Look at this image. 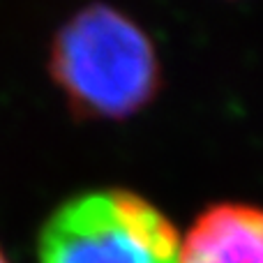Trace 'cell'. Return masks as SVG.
Here are the masks:
<instances>
[{
	"label": "cell",
	"instance_id": "obj_2",
	"mask_svg": "<svg viewBox=\"0 0 263 263\" xmlns=\"http://www.w3.org/2000/svg\"><path fill=\"white\" fill-rule=\"evenodd\" d=\"M37 254L40 263H180V233L145 196L106 187L60 203Z\"/></svg>",
	"mask_w": 263,
	"mask_h": 263
},
{
	"label": "cell",
	"instance_id": "obj_3",
	"mask_svg": "<svg viewBox=\"0 0 263 263\" xmlns=\"http://www.w3.org/2000/svg\"><path fill=\"white\" fill-rule=\"evenodd\" d=\"M180 263H263V208L215 203L180 236Z\"/></svg>",
	"mask_w": 263,
	"mask_h": 263
},
{
	"label": "cell",
	"instance_id": "obj_4",
	"mask_svg": "<svg viewBox=\"0 0 263 263\" xmlns=\"http://www.w3.org/2000/svg\"><path fill=\"white\" fill-rule=\"evenodd\" d=\"M0 263H9V261H7V256L3 254V250H0Z\"/></svg>",
	"mask_w": 263,
	"mask_h": 263
},
{
	"label": "cell",
	"instance_id": "obj_1",
	"mask_svg": "<svg viewBox=\"0 0 263 263\" xmlns=\"http://www.w3.org/2000/svg\"><path fill=\"white\" fill-rule=\"evenodd\" d=\"M49 69L74 114L92 120H127L162 88L153 40L111 5H88L60 26Z\"/></svg>",
	"mask_w": 263,
	"mask_h": 263
}]
</instances>
